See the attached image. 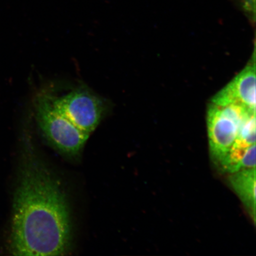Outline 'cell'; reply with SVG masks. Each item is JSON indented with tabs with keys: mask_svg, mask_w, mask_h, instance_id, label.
I'll return each mask as SVG.
<instances>
[{
	"mask_svg": "<svg viewBox=\"0 0 256 256\" xmlns=\"http://www.w3.org/2000/svg\"><path fill=\"white\" fill-rule=\"evenodd\" d=\"M71 241V217L62 186L32 158L14 194L10 251L20 256H62L68 251Z\"/></svg>",
	"mask_w": 256,
	"mask_h": 256,
	"instance_id": "cell-1",
	"label": "cell"
},
{
	"mask_svg": "<svg viewBox=\"0 0 256 256\" xmlns=\"http://www.w3.org/2000/svg\"><path fill=\"white\" fill-rule=\"evenodd\" d=\"M34 104L37 124L48 142L64 154L78 155L90 136L62 113L54 104L53 94L50 92H40Z\"/></svg>",
	"mask_w": 256,
	"mask_h": 256,
	"instance_id": "cell-2",
	"label": "cell"
},
{
	"mask_svg": "<svg viewBox=\"0 0 256 256\" xmlns=\"http://www.w3.org/2000/svg\"><path fill=\"white\" fill-rule=\"evenodd\" d=\"M256 113L244 106H225L211 103L207 110V127L210 148L214 162L220 165L234 144L242 121Z\"/></svg>",
	"mask_w": 256,
	"mask_h": 256,
	"instance_id": "cell-3",
	"label": "cell"
},
{
	"mask_svg": "<svg viewBox=\"0 0 256 256\" xmlns=\"http://www.w3.org/2000/svg\"><path fill=\"white\" fill-rule=\"evenodd\" d=\"M53 100L68 119L89 136L111 110L110 100L85 84L80 85L62 97L53 95Z\"/></svg>",
	"mask_w": 256,
	"mask_h": 256,
	"instance_id": "cell-4",
	"label": "cell"
},
{
	"mask_svg": "<svg viewBox=\"0 0 256 256\" xmlns=\"http://www.w3.org/2000/svg\"><path fill=\"white\" fill-rule=\"evenodd\" d=\"M212 104L225 106L239 104L256 111L255 52L247 66L225 88L214 96Z\"/></svg>",
	"mask_w": 256,
	"mask_h": 256,
	"instance_id": "cell-5",
	"label": "cell"
},
{
	"mask_svg": "<svg viewBox=\"0 0 256 256\" xmlns=\"http://www.w3.org/2000/svg\"><path fill=\"white\" fill-rule=\"evenodd\" d=\"M229 180L256 222V168L234 172Z\"/></svg>",
	"mask_w": 256,
	"mask_h": 256,
	"instance_id": "cell-6",
	"label": "cell"
},
{
	"mask_svg": "<svg viewBox=\"0 0 256 256\" xmlns=\"http://www.w3.org/2000/svg\"><path fill=\"white\" fill-rule=\"evenodd\" d=\"M232 2L252 21H255L256 0H232Z\"/></svg>",
	"mask_w": 256,
	"mask_h": 256,
	"instance_id": "cell-7",
	"label": "cell"
},
{
	"mask_svg": "<svg viewBox=\"0 0 256 256\" xmlns=\"http://www.w3.org/2000/svg\"><path fill=\"white\" fill-rule=\"evenodd\" d=\"M256 168V144L250 146L240 162V170Z\"/></svg>",
	"mask_w": 256,
	"mask_h": 256,
	"instance_id": "cell-8",
	"label": "cell"
}]
</instances>
